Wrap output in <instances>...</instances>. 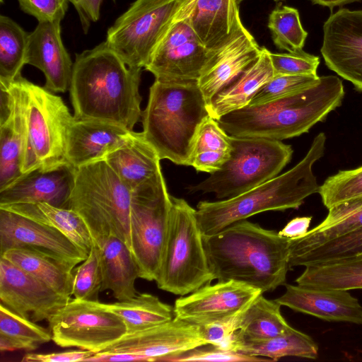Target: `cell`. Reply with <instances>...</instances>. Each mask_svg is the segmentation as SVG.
<instances>
[{
	"label": "cell",
	"mask_w": 362,
	"mask_h": 362,
	"mask_svg": "<svg viewBox=\"0 0 362 362\" xmlns=\"http://www.w3.org/2000/svg\"><path fill=\"white\" fill-rule=\"evenodd\" d=\"M141 74V68L127 65L106 41L76 54L69 89L74 118L133 130L142 112Z\"/></svg>",
	"instance_id": "1"
},
{
	"label": "cell",
	"mask_w": 362,
	"mask_h": 362,
	"mask_svg": "<svg viewBox=\"0 0 362 362\" xmlns=\"http://www.w3.org/2000/svg\"><path fill=\"white\" fill-rule=\"evenodd\" d=\"M291 239L245 220L204 235L214 280H234L272 291L285 285Z\"/></svg>",
	"instance_id": "2"
},
{
	"label": "cell",
	"mask_w": 362,
	"mask_h": 362,
	"mask_svg": "<svg viewBox=\"0 0 362 362\" xmlns=\"http://www.w3.org/2000/svg\"><path fill=\"white\" fill-rule=\"evenodd\" d=\"M345 95L335 76H320L308 88L259 105H248L217 119L229 135L281 141L307 133L339 107Z\"/></svg>",
	"instance_id": "3"
},
{
	"label": "cell",
	"mask_w": 362,
	"mask_h": 362,
	"mask_svg": "<svg viewBox=\"0 0 362 362\" xmlns=\"http://www.w3.org/2000/svg\"><path fill=\"white\" fill-rule=\"evenodd\" d=\"M326 135L319 133L293 168L232 198L198 203L196 216L204 235L217 233L239 221L267 211L298 209L320 186L313 165L325 153Z\"/></svg>",
	"instance_id": "4"
},
{
	"label": "cell",
	"mask_w": 362,
	"mask_h": 362,
	"mask_svg": "<svg viewBox=\"0 0 362 362\" xmlns=\"http://www.w3.org/2000/svg\"><path fill=\"white\" fill-rule=\"evenodd\" d=\"M208 116L207 103L197 81L155 79L141 112L142 132L161 160L189 165L195 136Z\"/></svg>",
	"instance_id": "5"
},
{
	"label": "cell",
	"mask_w": 362,
	"mask_h": 362,
	"mask_svg": "<svg viewBox=\"0 0 362 362\" xmlns=\"http://www.w3.org/2000/svg\"><path fill=\"white\" fill-rule=\"evenodd\" d=\"M24 131L23 175L69 164L66 158L68 131L74 117L62 98L22 76L16 78Z\"/></svg>",
	"instance_id": "6"
},
{
	"label": "cell",
	"mask_w": 362,
	"mask_h": 362,
	"mask_svg": "<svg viewBox=\"0 0 362 362\" xmlns=\"http://www.w3.org/2000/svg\"><path fill=\"white\" fill-rule=\"evenodd\" d=\"M131 197L132 191L102 159L76 168L69 209L83 218L93 242L115 236L132 251Z\"/></svg>",
	"instance_id": "7"
},
{
	"label": "cell",
	"mask_w": 362,
	"mask_h": 362,
	"mask_svg": "<svg viewBox=\"0 0 362 362\" xmlns=\"http://www.w3.org/2000/svg\"><path fill=\"white\" fill-rule=\"evenodd\" d=\"M172 205L158 274V287L185 296L214 280L204 245L196 209L171 196Z\"/></svg>",
	"instance_id": "8"
},
{
	"label": "cell",
	"mask_w": 362,
	"mask_h": 362,
	"mask_svg": "<svg viewBox=\"0 0 362 362\" xmlns=\"http://www.w3.org/2000/svg\"><path fill=\"white\" fill-rule=\"evenodd\" d=\"M230 141L228 160L206 179L189 187L190 192H212L219 199L232 198L277 176L292 158V147L281 141L234 136Z\"/></svg>",
	"instance_id": "9"
},
{
	"label": "cell",
	"mask_w": 362,
	"mask_h": 362,
	"mask_svg": "<svg viewBox=\"0 0 362 362\" xmlns=\"http://www.w3.org/2000/svg\"><path fill=\"white\" fill-rule=\"evenodd\" d=\"M171 205L162 171L132 191V252L141 279L156 281L157 278Z\"/></svg>",
	"instance_id": "10"
},
{
	"label": "cell",
	"mask_w": 362,
	"mask_h": 362,
	"mask_svg": "<svg viewBox=\"0 0 362 362\" xmlns=\"http://www.w3.org/2000/svg\"><path fill=\"white\" fill-rule=\"evenodd\" d=\"M179 0H136L107 32L106 42L132 67L144 68L173 23Z\"/></svg>",
	"instance_id": "11"
},
{
	"label": "cell",
	"mask_w": 362,
	"mask_h": 362,
	"mask_svg": "<svg viewBox=\"0 0 362 362\" xmlns=\"http://www.w3.org/2000/svg\"><path fill=\"white\" fill-rule=\"evenodd\" d=\"M47 322L52 341L57 345L95 354L127 334L123 320L100 301L70 299Z\"/></svg>",
	"instance_id": "12"
},
{
	"label": "cell",
	"mask_w": 362,
	"mask_h": 362,
	"mask_svg": "<svg viewBox=\"0 0 362 362\" xmlns=\"http://www.w3.org/2000/svg\"><path fill=\"white\" fill-rule=\"evenodd\" d=\"M210 55L187 23L173 21L144 68L158 80L198 81Z\"/></svg>",
	"instance_id": "13"
},
{
	"label": "cell",
	"mask_w": 362,
	"mask_h": 362,
	"mask_svg": "<svg viewBox=\"0 0 362 362\" xmlns=\"http://www.w3.org/2000/svg\"><path fill=\"white\" fill-rule=\"evenodd\" d=\"M261 293L260 289L234 280L207 284L176 299L174 315L197 326L220 322L239 313Z\"/></svg>",
	"instance_id": "14"
},
{
	"label": "cell",
	"mask_w": 362,
	"mask_h": 362,
	"mask_svg": "<svg viewBox=\"0 0 362 362\" xmlns=\"http://www.w3.org/2000/svg\"><path fill=\"white\" fill-rule=\"evenodd\" d=\"M323 33L327 66L362 91V11L339 9L325 22Z\"/></svg>",
	"instance_id": "15"
},
{
	"label": "cell",
	"mask_w": 362,
	"mask_h": 362,
	"mask_svg": "<svg viewBox=\"0 0 362 362\" xmlns=\"http://www.w3.org/2000/svg\"><path fill=\"white\" fill-rule=\"evenodd\" d=\"M71 299L0 257L1 303L34 322L48 321Z\"/></svg>",
	"instance_id": "16"
},
{
	"label": "cell",
	"mask_w": 362,
	"mask_h": 362,
	"mask_svg": "<svg viewBox=\"0 0 362 362\" xmlns=\"http://www.w3.org/2000/svg\"><path fill=\"white\" fill-rule=\"evenodd\" d=\"M206 344L199 326L174 317L166 323L127 333L101 352L131 354L143 357L145 361H165L170 356Z\"/></svg>",
	"instance_id": "17"
},
{
	"label": "cell",
	"mask_w": 362,
	"mask_h": 362,
	"mask_svg": "<svg viewBox=\"0 0 362 362\" xmlns=\"http://www.w3.org/2000/svg\"><path fill=\"white\" fill-rule=\"evenodd\" d=\"M173 21L187 23L209 50L221 47L246 29L238 0H179Z\"/></svg>",
	"instance_id": "18"
},
{
	"label": "cell",
	"mask_w": 362,
	"mask_h": 362,
	"mask_svg": "<svg viewBox=\"0 0 362 362\" xmlns=\"http://www.w3.org/2000/svg\"><path fill=\"white\" fill-rule=\"evenodd\" d=\"M13 248L41 251L75 266L88 257L56 228L0 209V255Z\"/></svg>",
	"instance_id": "19"
},
{
	"label": "cell",
	"mask_w": 362,
	"mask_h": 362,
	"mask_svg": "<svg viewBox=\"0 0 362 362\" xmlns=\"http://www.w3.org/2000/svg\"><path fill=\"white\" fill-rule=\"evenodd\" d=\"M61 21H40L29 33L25 64L39 69L45 77L44 87L53 93L69 89L74 63L61 36Z\"/></svg>",
	"instance_id": "20"
},
{
	"label": "cell",
	"mask_w": 362,
	"mask_h": 362,
	"mask_svg": "<svg viewBox=\"0 0 362 362\" xmlns=\"http://www.w3.org/2000/svg\"><path fill=\"white\" fill-rule=\"evenodd\" d=\"M262 51V47L247 29L226 45L211 50L210 57L197 81L207 105L218 93L250 68Z\"/></svg>",
	"instance_id": "21"
},
{
	"label": "cell",
	"mask_w": 362,
	"mask_h": 362,
	"mask_svg": "<svg viewBox=\"0 0 362 362\" xmlns=\"http://www.w3.org/2000/svg\"><path fill=\"white\" fill-rule=\"evenodd\" d=\"M76 168L66 164L49 170H34L0 190V206L45 202L69 208Z\"/></svg>",
	"instance_id": "22"
},
{
	"label": "cell",
	"mask_w": 362,
	"mask_h": 362,
	"mask_svg": "<svg viewBox=\"0 0 362 362\" xmlns=\"http://www.w3.org/2000/svg\"><path fill=\"white\" fill-rule=\"evenodd\" d=\"M286 291L275 300L293 310L329 322L362 325V306L346 290L285 284Z\"/></svg>",
	"instance_id": "23"
},
{
	"label": "cell",
	"mask_w": 362,
	"mask_h": 362,
	"mask_svg": "<svg viewBox=\"0 0 362 362\" xmlns=\"http://www.w3.org/2000/svg\"><path fill=\"white\" fill-rule=\"evenodd\" d=\"M129 131L132 130L109 122L74 118L67 134L66 160L78 168L104 159Z\"/></svg>",
	"instance_id": "24"
},
{
	"label": "cell",
	"mask_w": 362,
	"mask_h": 362,
	"mask_svg": "<svg viewBox=\"0 0 362 362\" xmlns=\"http://www.w3.org/2000/svg\"><path fill=\"white\" fill-rule=\"evenodd\" d=\"M104 160L131 191L162 171L161 159L142 132L129 131Z\"/></svg>",
	"instance_id": "25"
},
{
	"label": "cell",
	"mask_w": 362,
	"mask_h": 362,
	"mask_svg": "<svg viewBox=\"0 0 362 362\" xmlns=\"http://www.w3.org/2000/svg\"><path fill=\"white\" fill-rule=\"evenodd\" d=\"M102 274L101 291H110L117 300L137 294L135 282L139 269L129 247L120 239L108 236L95 243Z\"/></svg>",
	"instance_id": "26"
},
{
	"label": "cell",
	"mask_w": 362,
	"mask_h": 362,
	"mask_svg": "<svg viewBox=\"0 0 362 362\" xmlns=\"http://www.w3.org/2000/svg\"><path fill=\"white\" fill-rule=\"evenodd\" d=\"M5 86L8 93L9 113L0 122V190L23 175L21 171L24 131L19 90L16 79Z\"/></svg>",
	"instance_id": "27"
},
{
	"label": "cell",
	"mask_w": 362,
	"mask_h": 362,
	"mask_svg": "<svg viewBox=\"0 0 362 362\" xmlns=\"http://www.w3.org/2000/svg\"><path fill=\"white\" fill-rule=\"evenodd\" d=\"M269 52L262 47L258 59L211 99L207 107L212 118L217 120L247 106L257 92L272 79L274 74Z\"/></svg>",
	"instance_id": "28"
},
{
	"label": "cell",
	"mask_w": 362,
	"mask_h": 362,
	"mask_svg": "<svg viewBox=\"0 0 362 362\" xmlns=\"http://www.w3.org/2000/svg\"><path fill=\"white\" fill-rule=\"evenodd\" d=\"M0 257L6 258L57 292L69 298L72 296L75 267L72 263L28 248L10 249Z\"/></svg>",
	"instance_id": "29"
},
{
	"label": "cell",
	"mask_w": 362,
	"mask_h": 362,
	"mask_svg": "<svg viewBox=\"0 0 362 362\" xmlns=\"http://www.w3.org/2000/svg\"><path fill=\"white\" fill-rule=\"evenodd\" d=\"M37 222L53 227L64 234L82 252L88 255L93 240L81 216L69 208L57 207L45 202L0 206Z\"/></svg>",
	"instance_id": "30"
},
{
	"label": "cell",
	"mask_w": 362,
	"mask_h": 362,
	"mask_svg": "<svg viewBox=\"0 0 362 362\" xmlns=\"http://www.w3.org/2000/svg\"><path fill=\"white\" fill-rule=\"evenodd\" d=\"M237 332L230 345V350L233 351L273 361L287 356L316 359L318 356V346L313 338L294 328L277 337L259 340L244 339Z\"/></svg>",
	"instance_id": "31"
},
{
	"label": "cell",
	"mask_w": 362,
	"mask_h": 362,
	"mask_svg": "<svg viewBox=\"0 0 362 362\" xmlns=\"http://www.w3.org/2000/svg\"><path fill=\"white\" fill-rule=\"evenodd\" d=\"M328 211L326 218L304 236L291 239L289 252L312 248L362 228V197L341 202Z\"/></svg>",
	"instance_id": "32"
},
{
	"label": "cell",
	"mask_w": 362,
	"mask_h": 362,
	"mask_svg": "<svg viewBox=\"0 0 362 362\" xmlns=\"http://www.w3.org/2000/svg\"><path fill=\"white\" fill-rule=\"evenodd\" d=\"M297 284L321 288L362 289V252L305 267Z\"/></svg>",
	"instance_id": "33"
},
{
	"label": "cell",
	"mask_w": 362,
	"mask_h": 362,
	"mask_svg": "<svg viewBox=\"0 0 362 362\" xmlns=\"http://www.w3.org/2000/svg\"><path fill=\"white\" fill-rule=\"evenodd\" d=\"M232 151L230 136L208 116L195 136L189 165L197 171L213 173L228 160Z\"/></svg>",
	"instance_id": "34"
},
{
	"label": "cell",
	"mask_w": 362,
	"mask_h": 362,
	"mask_svg": "<svg viewBox=\"0 0 362 362\" xmlns=\"http://www.w3.org/2000/svg\"><path fill=\"white\" fill-rule=\"evenodd\" d=\"M103 305L123 320L127 333L166 323L175 317L173 307L150 293H139L128 300Z\"/></svg>",
	"instance_id": "35"
},
{
	"label": "cell",
	"mask_w": 362,
	"mask_h": 362,
	"mask_svg": "<svg viewBox=\"0 0 362 362\" xmlns=\"http://www.w3.org/2000/svg\"><path fill=\"white\" fill-rule=\"evenodd\" d=\"M281 305L257 296L243 313L238 335L247 339L259 340L277 337L290 331L291 327L281 313Z\"/></svg>",
	"instance_id": "36"
},
{
	"label": "cell",
	"mask_w": 362,
	"mask_h": 362,
	"mask_svg": "<svg viewBox=\"0 0 362 362\" xmlns=\"http://www.w3.org/2000/svg\"><path fill=\"white\" fill-rule=\"evenodd\" d=\"M52 340L49 329L25 319L0 304V350L37 349Z\"/></svg>",
	"instance_id": "37"
},
{
	"label": "cell",
	"mask_w": 362,
	"mask_h": 362,
	"mask_svg": "<svg viewBox=\"0 0 362 362\" xmlns=\"http://www.w3.org/2000/svg\"><path fill=\"white\" fill-rule=\"evenodd\" d=\"M29 33L9 17L0 16V83L8 85L21 76L25 64Z\"/></svg>",
	"instance_id": "38"
},
{
	"label": "cell",
	"mask_w": 362,
	"mask_h": 362,
	"mask_svg": "<svg viewBox=\"0 0 362 362\" xmlns=\"http://www.w3.org/2000/svg\"><path fill=\"white\" fill-rule=\"evenodd\" d=\"M362 252V228L312 248L289 253V268L343 258Z\"/></svg>",
	"instance_id": "39"
},
{
	"label": "cell",
	"mask_w": 362,
	"mask_h": 362,
	"mask_svg": "<svg viewBox=\"0 0 362 362\" xmlns=\"http://www.w3.org/2000/svg\"><path fill=\"white\" fill-rule=\"evenodd\" d=\"M268 28L279 49L288 52L303 49L308 33L301 25L297 9L287 6H276L269 14Z\"/></svg>",
	"instance_id": "40"
},
{
	"label": "cell",
	"mask_w": 362,
	"mask_h": 362,
	"mask_svg": "<svg viewBox=\"0 0 362 362\" xmlns=\"http://www.w3.org/2000/svg\"><path fill=\"white\" fill-rule=\"evenodd\" d=\"M318 193L327 209L341 202L362 197V166L339 170L327 177L320 186Z\"/></svg>",
	"instance_id": "41"
},
{
	"label": "cell",
	"mask_w": 362,
	"mask_h": 362,
	"mask_svg": "<svg viewBox=\"0 0 362 362\" xmlns=\"http://www.w3.org/2000/svg\"><path fill=\"white\" fill-rule=\"evenodd\" d=\"M101 287L102 274L99 255L93 242L86 259L74 268L72 295L76 299L97 302L99 301Z\"/></svg>",
	"instance_id": "42"
},
{
	"label": "cell",
	"mask_w": 362,
	"mask_h": 362,
	"mask_svg": "<svg viewBox=\"0 0 362 362\" xmlns=\"http://www.w3.org/2000/svg\"><path fill=\"white\" fill-rule=\"evenodd\" d=\"M314 75H275L255 94L249 105H259L301 91L316 84Z\"/></svg>",
	"instance_id": "43"
},
{
	"label": "cell",
	"mask_w": 362,
	"mask_h": 362,
	"mask_svg": "<svg viewBox=\"0 0 362 362\" xmlns=\"http://www.w3.org/2000/svg\"><path fill=\"white\" fill-rule=\"evenodd\" d=\"M170 362H257L273 361L272 359L250 356L240 352L206 344L167 358Z\"/></svg>",
	"instance_id": "44"
},
{
	"label": "cell",
	"mask_w": 362,
	"mask_h": 362,
	"mask_svg": "<svg viewBox=\"0 0 362 362\" xmlns=\"http://www.w3.org/2000/svg\"><path fill=\"white\" fill-rule=\"evenodd\" d=\"M269 58L275 75H314L320 64L317 56L305 52L303 49L288 53H272Z\"/></svg>",
	"instance_id": "45"
},
{
	"label": "cell",
	"mask_w": 362,
	"mask_h": 362,
	"mask_svg": "<svg viewBox=\"0 0 362 362\" xmlns=\"http://www.w3.org/2000/svg\"><path fill=\"white\" fill-rule=\"evenodd\" d=\"M246 308L225 320L199 326L202 335L206 342L208 344L230 350V343L235 334L239 330L241 317Z\"/></svg>",
	"instance_id": "46"
},
{
	"label": "cell",
	"mask_w": 362,
	"mask_h": 362,
	"mask_svg": "<svg viewBox=\"0 0 362 362\" xmlns=\"http://www.w3.org/2000/svg\"><path fill=\"white\" fill-rule=\"evenodd\" d=\"M21 10L40 21H62L69 0H18Z\"/></svg>",
	"instance_id": "47"
},
{
	"label": "cell",
	"mask_w": 362,
	"mask_h": 362,
	"mask_svg": "<svg viewBox=\"0 0 362 362\" xmlns=\"http://www.w3.org/2000/svg\"><path fill=\"white\" fill-rule=\"evenodd\" d=\"M95 353L87 350H70L49 354H26L21 361L23 362H74L85 361Z\"/></svg>",
	"instance_id": "48"
},
{
	"label": "cell",
	"mask_w": 362,
	"mask_h": 362,
	"mask_svg": "<svg viewBox=\"0 0 362 362\" xmlns=\"http://www.w3.org/2000/svg\"><path fill=\"white\" fill-rule=\"evenodd\" d=\"M75 7L85 33L100 18L103 0H69Z\"/></svg>",
	"instance_id": "49"
},
{
	"label": "cell",
	"mask_w": 362,
	"mask_h": 362,
	"mask_svg": "<svg viewBox=\"0 0 362 362\" xmlns=\"http://www.w3.org/2000/svg\"><path fill=\"white\" fill-rule=\"evenodd\" d=\"M312 218V216L296 217L278 233L280 235L291 240L300 238L308 231Z\"/></svg>",
	"instance_id": "50"
},
{
	"label": "cell",
	"mask_w": 362,
	"mask_h": 362,
	"mask_svg": "<svg viewBox=\"0 0 362 362\" xmlns=\"http://www.w3.org/2000/svg\"><path fill=\"white\" fill-rule=\"evenodd\" d=\"M315 4H319L323 6H327L332 8L336 6H341L344 4H350L355 1H360L361 0H311Z\"/></svg>",
	"instance_id": "51"
},
{
	"label": "cell",
	"mask_w": 362,
	"mask_h": 362,
	"mask_svg": "<svg viewBox=\"0 0 362 362\" xmlns=\"http://www.w3.org/2000/svg\"><path fill=\"white\" fill-rule=\"evenodd\" d=\"M112 1H115V0H112Z\"/></svg>",
	"instance_id": "52"
},
{
	"label": "cell",
	"mask_w": 362,
	"mask_h": 362,
	"mask_svg": "<svg viewBox=\"0 0 362 362\" xmlns=\"http://www.w3.org/2000/svg\"><path fill=\"white\" fill-rule=\"evenodd\" d=\"M275 1H277V0H275Z\"/></svg>",
	"instance_id": "53"
}]
</instances>
